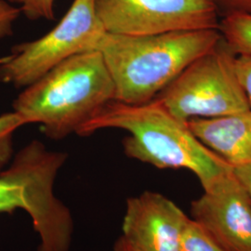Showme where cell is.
Returning a JSON list of instances; mask_svg holds the SVG:
<instances>
[{
	"mask_svg": "<svg viewBox=\"0 0 251 251\" xmlns=\"http://www.w3.org/2000/svg\"><path fill=\"white\" fill-rule=\"evenodd\" d=\"M223 39L219 29L127 36L106 32L100 52L116 90V100L143 104L154 99L189 64Z\"/></svg>",
	"mask_w": 251,
	"mask_h": 251,
	"instance_id": "cell-2",
	"label": "cell"
},
{
	"mask_svg": "<svg viewBox=\"0 0 251 251\" xmlns=\"http://www.w3.org/2000/svg\"><path fill=\"white\" fill-rule=\"evenodd\" d=\"M29 20H53L55 0H8Z\"/></svg>",
	"mask_w": 251,
	"mask_h": 251,
	"instance_id": "cell-15",
	"label": "cell"
},
{
	"mask_svg": "<svg viewBox=\"0 0 251 251\" xmlns=\"http://www.w3.org/2000/svg\"><path fill=\"white\" fill-rule=\"evenodd\" d=\"M26 208V196L24 182L16 168L9 163L0 171V213H11Z\"/></svg>",
	"mask_w": 251,
	"mask_h": 251,
	"instance_id": "cell-12",
	"label": "cell"
},
{
	"mask_svg": "<svg viewBox=\"0 0 251 251\" xmlns=\"http://www.w3.org/2000/svg\"><path fill=\"white\" fill-rule=\"evenodd\" d=\"M106 33L95 0H74L60 23L45 36L12 48L0 59V81L26 88L76 54L97 50Z\"/></svg>",
	"mask_w": 251,
	"mask_h": 251,
	"instance_id": "cell-5",
	"label": "cell"
},
{
	"mask_svg": "<svg viewBox=\"0 0 251 251\" xmlns=\"http://www.w3.org/2000/svg\"><path fill=\"white\" fill-rule=\"evenodd\" d=\"M233 172L246 189L251 201V167L235 168L233 169Z\"/></svg>",
	"mask_w": 251,
	"mask_h": 251,
	"instance_id": "cell-19",
	"label": "cell"
},
{
	"mask_svg": "<svg viewBox=\"0 0 251 251\" xmlns=\"http://www.w3.org/2000/svg\"><path fill=\"white\" fill-rule=\"evenodd\" d=\"M104 128L128 133L123 140L128 157L160 170H187L204 190L233 170L198 140L188 122L174 117L156 98L143 104L112 100L77 134L89 136Z\"/></svg>",
	"mask_w": 251,
	"mask_h": 251,
	"instance_id": "cell-1",
	"label": "cell"
},
{
	"mask_svg": "<svg viewBox=\"0 0 251 251\" xmlns=\"http://www.w3.org/2000/svg\"><path fill=\"white\" fill-rule=\"evenodd\" d=\"M191 219L226 251H251V201L231 171L191 203Z\"/></svg>",
	"mask_w": 251,
	"mask_h": 251,
	"instance_id": "cell-8",
	"label": "cell"
},
{
	"mask_svg": "<svg viewBox=\"0 0 251 251\" xmlns=\"http://www.w3.org/2000/svg\"><path fill=\"white\" fill-rule=\"evenodd\" d=\"M220 10L228 12H242L251 14V0H214Z\"/></svg>",
	"mask_w": 251,
	"mask_h": 251,
	"instance_id": "cell-18",
	"label": "cell"
},
{
	"mask_svg": "<svg viewBox=\"0 0 251 251\" xmlns=\"http://www.w3.org/2000/svg\"><path fill=\"white\" fill-rule=\"evenodd\" d=\"M219 31L234 53L251 55V14L228 12L221 19Z\"/></svg>",
	"mask_w": 251,
	"mask_h": 251,
	"instance_id": "cell-11",
	"label": "cell"
},
{
	"mask_svg": "<svg viewBox=\"0 0 251 251\" xmlns=\"http://www.w3.org/2000/svg\"><path fill=\"white\" fill-rule=\"evenodd\" d=\"M189 220L170 198L145 191L127 199L122 236L141 251H179Z\"/></svg>",
	"mask_w": 251,
	"mask_h": 251,
	"instance_id": "cell-9",
	"label": "cell"
},
{
	"mask_svg": "<svg viewBox=\"0 0 251 251\" xmlns=\"http://www.w3.org/2000/svg\"><path fill=\"white\" fill-rule=\"evenodd\" d=\"M179 251H226L191 218L182 233Z\"/></svg>",
	"mask_w": 251,
	"mask_h": 251,
	"instance_id": "cell-14",
	"label": "cell"
},
{
	"mask_svg": "<svg viewBox=\"0 0 251 251\" xmlns=\"http://www.w3.org/2000/svg\"><path fill=\"white\" fill-rule=\"evenodd\" d=\"M235 71L249 100L251 109V55L238 54L234 61Z\"/></svg>",
	"mask_w": 251,
	"mask_h": 251,
	"instance_id": "cell-17",
	"label": "cell"
},
{
	"mask_svg": "<svg viewBox=\"0 0 251 251\" xmlns=\"http://www.w3.org/2000/svg\"><path fill=\"white\" fill-rule=\"evenodd\" d=\"M108 33L151 36L179 31L219 29L214 0H95Z\"/></svg>",
	"mask_w": 251,
	"mask_h": 251,
	"instance_id": "cell-7",
	"label": "cell"
},
{
	"mask_svg": "<svg viewBox=\"0 0 251 251\" xmlns=\"http://www.w3.org/2000/svg\"><path fill=\"white\" fill-rule=\"evenodd\" d=\"M25 125L15 112L0 115V171H3L13 156V135Z\"/></svg>",
	"mask_w": 251,
	"mask_h": 251,
	"instance_id": "cell-13",
	"label": "cell"
},
{
	"mask_svg": "<svg viewBox=\"0 0 251 251\" xmlns=\"http://www.w3.org/2000/svg\"><path fill=\"white\" fill-rule=\"evenodd\" d=\"M66 157V153L50 151L36 140L22 148L10 161L24 182L25 211L39 235L36 251H69L71 248L72 215L54 195V182Z\"/></svg>",
	"mask_w": 251,
	"mask_h": 251,
	"instance_id": "cell-6",
	"label": "cell"
},
{
	"mask_svg": "<svg viewBox=\"0 0 251 251\" xmlns=\"http://www.w3.org/2000/svg\"><path fill=\"white\" fill-rule=\"evenodd\" d=\"M236 54L224 39L200 56L155 97L174 117H224L251 109L235 71Z\"/></svg>",
	"mask_w": 251,
	"mask_h": 251,
	"instance_id": "cell-4",
	"label": "cell"
},
{
	"mask_svg": "<svg viewBox=\"0 0 251 251\" xmlns=\"http://www.w3.org/2000/svg\"><path fill=\"white\" fill-rule=\"evenodd\" d=\"M115 85L98 50L76 54L25 88L13 109L26 124H39L46 136L62 140L76 133L107 103Z\"/></svg>",
	"mask_w": 251,
	"mask_h": 251,
	"instance_id": "cell-3",
	"label": "cell"
},
{
	"mask_svg": "<svg viewBox=\"0 0 251 251\" xmlns=\"http://www.w3.org/2000/svg\"><path fill=\"white\" fill-rule=\"evenodd\" d=\"M198 140L233 169L251 167V109L188 121Z\"/></svg>",
	"mask_w": 251,
	"mask_h": 251,
	"instance_id": "cell-10",
	"label": "cell"
},
{
	"mask_svg": "<svg viewBox=\"0 0 251 251\" xmlns=\"http://www.w3.org/2000/svg\"><path fill=\"white\" fill-rule=\"evenodd\" d=\"M115 251H141L122 235L118 238L115 245Z\"/></svg>",
	"mask_w": 251,
	"mask_h": 251,
	"instance_id": "cell-20",
	"label": "cell"
},
{
	"mask_svg": "<svg viewBox=\"0 0 251 251\" xmlns=\"http://www.w3.org/2000/svg\"><path fill=\"white\" fill-rule=\"evenodd\" d=\"M21 10L7 0H0V38L11 36L13 25L17 21Z\"/></svg>",
	"mask_w": 251,
	"mask_h": 251,
	"instance_id": "cell-16",
	"label": "cell"
}]
</instances>
